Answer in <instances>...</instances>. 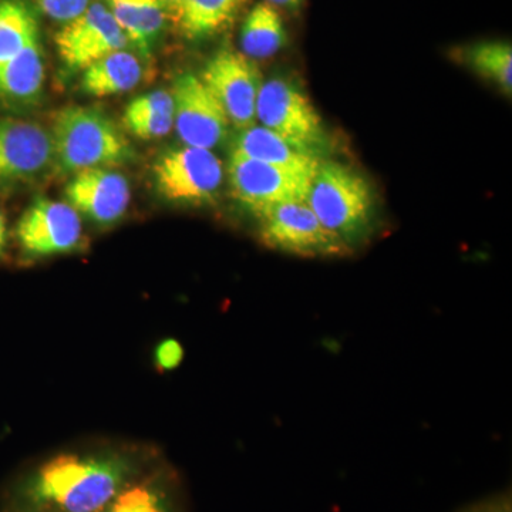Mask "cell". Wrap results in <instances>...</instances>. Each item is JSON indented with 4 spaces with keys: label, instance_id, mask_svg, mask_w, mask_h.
<instances>
[{
    "label": "cell",
    "instance_id": "cell-6",
    "mask_svg": "<svg viewBox=\"0 0 512 512\" xmlns=\"http://www.w3.org/2000/svg\"><path fill=\"white\" fill-rule=\"evenodd\" d=\"M157 190L167 200L200 204L211 201L224 181V165L211 150H168L154 164Z\"/></svg>",
    "mask_w": 512,
    "mask_h": 512
},
{
    "label": "cell",
    "instance_id": "cell-9",
    "mask_svg": "<svg viewBox=\"0 0 512 512\" xmlns=\"http://www.w3.org/2000/svg\"><path fill=\"white\" fill-rule=\"evenodd\" d=\"M57 52L69 72H84L111 53L126 50L127 36L107 6L93 3L56 35Z\"/></svg>",
    "mask_w": 512,
    "mask_h": 512
},
{
    "label": "cell",
    "instance_id": "cell-13",
    "mask_svg": "<svg viewBox=\"0 0 512 512\" xmlns=\"http://www.w3.org/2000/svg\"><path fill=\"white\" fill-rule=\"evenodd\" d=\"M64 194L69 201L67 204L101 227L119 222L131 200L127 178L109 168L77 173Z\"/></svg>",
    "mask_w": 512,
    "mask_h": 512
},
{
    "label": "cell",
    "instance_id": "cell-20",
    "mask_svg": "<svg viewBox=\"0 0 512 512\" xmlns=\"http://www.w3.org/2000/svg\"><path fill=\"white\" fill-rule=\"evenodd\" d=\"M451 57L478 76L493 82L498 89L511 96L512 46L505 40H483L458 46L451 50Z\"/></svg>",
    "mask_w": 512,
    "mask_h": 512
},
{
    "label": "cell",
    "instance_id": "cell-27",
    "mask_svg": "<svg viewBox=\"0 0 512 512\" xmlns=\"http://www.w3.org/2000/svg\"><path fill=\"white\" fill-rule=\"evenodd\" d=\"M184 3L185 0H163L165 18L170 19L171 22L177 25Z\"/></svg>",
    "mask_w": 512,
    "mask_h": 512
},
{
    "label": "cell",
    "instance_id": "cell-23",
    "mask_svg": "<svg viewBox=\"0 0 512 512\" xmlns=\"http://www.w3.org/2000/svg\"><path fill=\"white\" fill-rule=\"evenodd\" d=\"M32 10L22 0H0V66L37 39Z\"/></svg>",
    "mask_w": 512,
    "mask_h": 512
},
{
    "label": "cell",
    "instance_id": "cell-25",
    "mask_svg": "<svg viewBox=\"0 0 512 512\" xmlns=\"http://www.w3.org/2000/svg\"><path fill=\"white\" fill-rule=\"evenodd\" d=\"M184 349L175 339L163 340L156 349V365L161 372H170L183 362Z\"/></svg>",
    "mask_w": 512,
    "mask_h": 512
},
{
    "label": "cell",
    "instance_id": "cell-12",
    "mask_svg": "<svg viewBox=\"0 0 512 512\" xmlns=\"http://www.w3.org/2000/svg\"><path fill=\"white\" fill-rule=\"evenodd\" d=\"M16 237L33 258L67 254L82 244V220L67 202L37 198L20 218Z\"/></svg>",
    "mask_w": 512,
    "mask_h": 512
},
{
    "label": "cell",
    "instance_id": "cell-11",
    "mask_svg": "<svg viewBox=\"0 0 512 512\" xmlns=\"http://www.w3.org/2000/svg\"><path fill=\"white\" fill-rule=\"evenodd\" d=\"M174 126L185 146L212 150L228 134L227 114L201 77L181 74L173 86Z\"/></svg>",
    "mask_w": 512,
    "mask_h": 512
},
{
    "label": "cell",
    "instance_id": "cell-19",
    "mask_svg": "<svg viewBox=\"0 0 512 512\" xmlns=\"http://www.w3.org/2000/svg\"><path fill=\"white\" fill-rule=\"evenodd\" d=\"M242 55L251 60L271 59L286 45L284 20L269 3L255 5L242 23L239 35Z\"/></svg>",
    "mask_w": 512,
    "mask_h": 512
},
{
    "label": "cell",
    "instance_id": "cell-22",
    "mask_svg": "<svg viewBox=\"0 0 512 512\" xmlns=\"http://www.w3.org/2000/svg\"><path fill=\"white\" fill-rule=\"evenodd\" d=\"M247 0H185L177 26L188 39L215 35L231 22Z\"/></svg>",
    "mask_w": 512,
    "mask_h": 512
},
{
    "label": "cell",
    "instance_id": "cell-26",
    "mask_svg": "<svg viewBox=\"0 0 512 512\" xmlns=\"http://www.w3.org/2000/svg\"><path fill=\"white\" fill-rule=\"evenodd\" d=\"M460 512H512L511 495L507 493L493 495L463 508Z\"/></svg>",
    "mask_w": 512,
    "mask_h": 512
},
{
    "label": "cell",
    "instance_id": "cell-2",
    "mask_svg": "<svg viewBox=\"0 0 512 512\" xmlns=\"http://www.w3.org/2000/svg\"><path fill=\"white\" fill-rule=\"evenodd\" d=\"M306 204L329 232L355 251L376 228V202L363 175L336 161H320Z\"/></svg>",
    "mask_w": 512,
    "mask_h": 512
},
{
    "label": "cell",
    "instance_id": "cell-4",
    "mask_svg": "<svg viewBox=\"0 0 512 512\" xmlns=\"http://www.w3.org/2000/svg\"><path fill=\"white\" fill-rule=\"evenodd\" d=\"M256 120L299 150L322 160L328 133L309 97L281 77L262 83L256 101Z\"/></svg>",
    "mask_w": 512,
    "mask_h": 512
},
{
    "label": "cell",
    "instance_id": "cell-18",
    "mask_svg": "<svg viewBox=\"0 0 512 512\" xmlns=\"http://www.w3.org/2000/svg\"><path fill=\"white\" fill-rule=\"evenodd\" d=\"M107 8L128 42L148 55L167 19L163 0H107Z\"/></svg>",
    "mask_w": 512,
    "mask_h": 512
},
{
    "label": "cell",
    "instance_id": "cell-15",
    "mask_svg": "<svg viewBox=\"0 0 512 512\" xmlns=\"http://www.w3.org/2000/svg\"><path fill=\"white\" fill-rule=\"evenodd\" d=\"M45 84V62L39 37L0 66V101L13 109L32 106Z\"/></svg>",
    "mask_w": 512,
    "mask_h": 512
},
{
    "label": "cell",
    "instance_id": "cell-29",
    "mask_svg": "<svg viewBox=\"0 0 512 512\" xmlns=\"http://www.w3.org/2000/svg\"><path fill=\"white\" fill-rule=\"evenodd\" d=\"M6 244H8V225H6L5 215L0 211V256L5 254Z\"/></svg>",
    "mask_w": 512,
    "mask_h": 512
},
{
    "label": "cell",
    "instance_id": "cell-5",
    "mask_svg": "<svg viewBox=\"0 0 512 512\" xmlns=\"http://www.w3.org/2000/svg\"><path fill=\"white\" fill-rule=\"evenodd\" d=\"M266 247L302 258H339L350 249L323 227L306 201L285 202L256 214Z\"/></svg>",
    "mask_w": 512,
    "mask_h": 512
},
{
    "label": "cell",
    "instance_id": "cell-7",
    "mask_svg": "<svg viewBox=\"0 0 512 512\" xmlns=\"http://www.w3.org/2000/svg\"><path fill=\"white\" fill-rule=\"evenodd\" d=\"M52 134L33 121L0 119V192L40 180L55 165Z\"/></svg>",
    "mask_w": 512,
    "mask_h": 512
},
{
    "label": "cell",
    "instance_id": "cell-8",
    "mask_svg": "<svg viewBox=\"0 0 512 512\" xmlns=\"http://www.w3.org/2000/svg\"><path fill=\"white\" fill-rule=\"evenodd\" d=\"M201 80L220 101L229 124L238 130L254 126L256 101L264 82L251 59L234 50L222 49L205 64Z\"/></svg>",
    "mask_w": 512,
    "mask_h": 512
},
{
    "label": "cell",
    "instance_id": "cell-1",
    "mask_svg": "<svg viewBox=\"0 0 512 512\" xmlns=\"http://www.w3.org/2000/svg\"><path fill=\"white\" fill-rule=\"evenodd\" d=\"M146 471L143 457L134 451L57 454L19 481L12 512H99Z\"/></svg>",
    "mask_w": 512,
    "mask_h": 512
},
{
    "label": "cell",
    "instance_id": "cell-17",
    "mask_svg": "<svg viewBox=\"0 0 512 512\" xmlns=\"http://www.w3.org/2000/svg\"><path fill=\"white\" fill-rule=\"evenodd\" d=\"M141 79L140 60L127 50H119L84 70L82 89L94 97L116 96L133 90Z\"/></svg>",
    "mask_w": 512,
    "mask_h": 512
},
{
    "label": "cell",
    "instance_id": "cell-10",
    "mask_svg": "<svg viewBox=\"0 0 512 512\" xmlns=\"http://www.w3.org/2000/svg\"><path fill=\"white\" fill-rule=\"evenodd\" d=\"M232 195L259 214L285 202L306 201L312 177L232 154L228 167Z\"/></svg>",
    "mask_w": 512,
    "mask_h": 512
},
{
    "label": "cell",
    "instance_id": "cell-16",
    "mask_svg": "<svg viewBox=\"0 0 512 512\" xmlns=\"http://www.w3.org/2000/svg\"><path fill=\"white\" fill-rule=\"evenodd\" d=\"M99 512H180L174 480L147 470Z\"/></svg>",
    "mask_w": 512,
    "mask_h": 512
},
{
    "label": "cell",
    "instance_id": "cell-14",
    "mask_svg": "<svg viewBox=\"0 0 512 512\" xmlns=\"http://www.w3.org/2000/svg\"><path fill=\"white\" fill-rule=\"evenodd\" d=\"M235 156L248 158L313 177L318 170L320 158L313 157L305 151L278 136L274 131L262 126H251L241 130L235 143Z\"/></svg>",
    "mask_w": 512,
    "mask_h": 512
},
{
    "label": "cell",
    "instance_id": "cell-3",
    "mask_svg": "<svg viewBox=\"0 0 512 512\" xmlns=\"http://www.w3.org/2000/svg\"><path fill=\"white\" fill-rule=\"evenodd\" d=\"M55 163L64 173L117 167L133 158L123 131L94 107H67L52 130Z\"/></svg>",
    "mask_w": 512,
    "mask_h": 512
},
{
    "label": "cell",
    "instance_id": "cell-28",
    "mask_svg": "<svg viewBox=\"0 0 512 512\" xmlns=\"http://www.w3.org/2000/svg\"><path fill=\"white\" fill-rule=\"evenodd\" d=\"M269 5L274 6L275 9H285L289 12L301 9L305 0H265Z\"/></svg>",
    "mask_w": 512,
    "mask_h": 512
},
{
    "label": "cell",
    "instance_id": "cell-24",
    "mask_svg": "<svg viewBox=\"0 0 512 512\" xmlns=\"http://www.w3.org/2000/svg\"><path fill=\"white\" fill-rule=\"evenodd\" d=\"M39 8L56 22L69 23L89 8L90 0H36Z\"/></svg>",
    "mask_w": 512,
    "mask_h": 512
},
{
    "label": "cell",
    "instance_id": "cell-21",
    "mask_svg": "<svg viewBox=\"0 0 512 512\" xmlns=\"http://www.w3.org/2000/svg\"><path fill=\"white\" fill-rule=\"evenodd\" d=\"M123 121L127 130L141 140L167 136L174 127L173 94L157 90L137 97L128 104Z\"/></svg>",
    "mask_w": 512,
    "mask_h": 512
}]
</instances>
